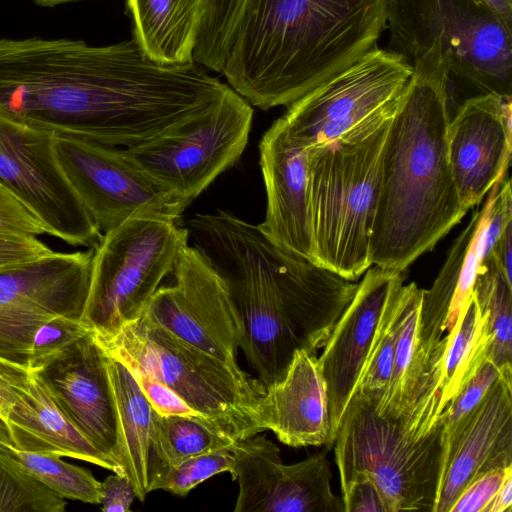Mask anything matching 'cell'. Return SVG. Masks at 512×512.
<instances>
[{"mask_svg":"<svg viewBox=\"0 0 512 512\" xmlns=\"http://www.w3.org/2000/svg\"><path fill=\"white\" fill-rule=\"evenodd\" d=\"M0 445L13 447L9 429L2 418H0Z\"/></svg>","mask_w":512,"mask_h":512,"instance_id":"7dc6e473","label":"cell"},{"mask_svg":"<svg viewBox=\"0 0 512 512\" xmlns=\"http://www.w3.org/2000/svg\"><path fill=\"white\" fill-rule=\"evenodd\" d=\"M479 4L487 7L500 19L512 25V0H476Z\"/></svg>","mask_w":512,"mask_h":512,"instance_id":"bcb514c9","label":"cell"},{"mask_svg":"<svg viewBox=\"0 0 512 512\" xmlns=\"http://www.w3.org/2000/svg\"><path fill=\"white\" fill-rule=\"evenodd\" d=\"M387 49L456 96H512V25L476 0H387Z\"/></svg>","mask_w":512,"mask_h":512,"instance_id":"5b68a950","label":"cell"},{"mask_svg":"<svg viewBox=\"0 0 512 512\" xmlns=\"http://www.w3.org/2000/svg\"><path fill=\"white\" fill-rule=\"evenodd\" d=\"M407 290L408 284L402 282L393 291L355 388L354 395L367 401L374 409L381 404L390 383Z\"/></svg>","mask_w":512,"mask_h":512,"instance_id":"f1b7e54d","label":"cell"},{"mask_svg":"<svg viewBox=\"0 0 512 512\" xmlns=\"http://www.w3.org/2000/svg\"><path fill=\"white\" fill-rule=\"evenodd\" d=\"M233 480L239 493L234 512H344L331 490V468L324 453L283 464L278 447L255 435L235 445Z\"/></svg>","mask_w":512,"mask_h":512,"instance_id":"2e32d148","label":"cell"},{"mask_svg":"<svg viewBox=\"0 0 512 512\" xmlns=\"http://www.w3.org/2000/svg\"><path fill=\"white\" fill-rule=\"evenodd\" d=\"M236 443L172 466L159 490L185 496L197 485L216 474L229 472L233 475L236 464Z\"/></svg>","mask_w":512,"mask_h":512,"instance_id":"d590c367","label":"cell"},{"mask_svg":"<svg viewBox=\"0 0 512 512\" xmlns=\"http://www.w3.org/2000/svg\"><path fill=\"white\" fill-rule=\"evenodd\" d=\"M473 295L487 316L492 338L488 359L501 369L512 367V283L492 256L481 262Z\"/></svg>","mask_w":512,"mask_h":512,"instance_id":"83f0119b","label":"cell"},{"mask_svg":"<svg viewBox=\"0 0 512 512\" xmlns=\"http://www.w3.org/2000/svg\"><path fill=\"white\" fill-rule=\"evenodd\" d=\"M142 314L149 322L228 364L237 366L242 321L226 281L194 246L186 245Z\"/></svg>","mask_w":512,"mask_h":512,"instance_id":"9a60e30c","label":"cell"},{"mask_svg":"<svg viewBox=\"0 0 512 512\" xmlns=\"http://www.w3.org/2000/svg\"><path fill=\"white\" fill-rule=\"evenodd\" d=\"M188 240V228L158 218H133L103 233L93 249L83 322L111 336L140 318Z\"/></svg>","mask_w":512,"mask_h":512,"instance_id":"9c48e42d","label":"cell"},{"mask_svg":"<svg viewBox=\"0 0 512 512\" xmlns=\"http://www.w3.org/2000/svg\"><path fill=\"white\" fill-rule=\"evenodd\" d=\"M420 303L421 289L411 282L403 307L390 383L381 404L374 409L379 416L399 419L401 415L417 341Z\"/></svg>","mask_w":512,"mask_h":512,"instance_id":"1f68e13d","label":"cell"},{"mask_svg":"<svg viewBox=\"0 0 512 512\" xmlns=\"http://www.w3.org/2000/svg\"><path fill=\"white\" fill-rule=\"evenodd\" d=\"M512 96L486 94L456 107L448 127V156L460 201L480 204L506 174L512 153Z\"/></svg>","mask_w":512,"mask_h":512,"instance_id":"ac0fdd59","label":"cell"},{"mask_svg":"<svg viewBox=\"0 0 512 512\" xmlns=\"http://www.w3.org/2000/svg\"><path fill=\"white\" fill-rule=\"evenodd\" d=\"M131 372L142 392L159 414L195 417L206 423L199 413L194 411L170 388L141 372Z\"/></svg>","mask_w":512,"mask_h":512,"instance_id":"f35d334b","label":"cell"},{"mask_svg":"<svg viewBox=\"0 0 512 512\" xmlns=\"http://www.w3.org/2000/svg\"><path fill=\"white\" fill-rule=\"evenodd\" d=\"M389 123L362 138L309 149L313 261L352 281L372 266L370 238Z\"/></svg>","mask_w":512,"mask_h":512,"instance_id":"52a82bcc","label":"cell"},{"mask_svg":"<svg viewBox=\"0 0 512 512\" xmlns=\"http://www.w3.org/2000/svg\"><path fill=\"white\" fill-rule=\"evenodd\" d=\"M248 0H207L193 61L221 72Z\"/></svg>","mask_w":512,"mask_h":512,"instance_id":"d6a6232c","label":"cell"},{"mask_svg":"<svg viewBox=\"0 0 512 512\" xmlns=\"http://www.w3.org/2000/svg\"><path fill=\"white\" fill-rule=\"evenodd\" d=\"M484 512H512V473L507 475Z\"/></svg>","mask_w":512,"mask_h":512,"instance_id":"f6af8a7d","label":"cell"},{"mask_svg":"<svg viewBox=\"0 0 512 512\" xmlns=\"http://www.w3.org/2000/svg\"><path fill=\"white\" fill-rule=\"evenodd\" d=\"M93 248L56 252L0 269V359L32 370L39 330L58 318L83 321Z\"/></svg>","mask_w":512,"mask_h":512,"instance_id":"7c38bea8","label":"cell"},{"mask_svg":"<svg viewBox=\"0 0 512 512\" xmlns=\"http://www.w3.org/2000/svg\"><path fill=\"white\" fill-rule=\"evenodd\" d=\"M267 393L269 430L280 442L291 447L333 446L328 398L316 354L296 351L285 376Z\"/></svg>","mask_w":512,"mask_h":512,"instance_id":"cb8c5ba5","label":"cell"},{"mask_svg":"<svg viewBox=\"0 0 512 512\" xmlns=\"http://www.w3.org/2000/svg\"><path fill=\"white\" fill-rule=\"evenodd\" d=\"M8 449L31 475L60 497L99 504L100 482L89 470L69 464L55 454Z\"/></svg>","mask_w":512,"mask_h":512,"instance_id":"f546056e","label":"cell"},{"mask_svg":"<svg viewBox=\"0 0 512 512\" xmlns=\"http://www.w3.org/2000/svg\"><path fill=\"white\" fill-rule=\"evenodd\" d=\"M195 246L226 281L238 309L243 350L266 390L294 354H316L358 284L274 244L258 227L218 211L189 222Z\"/></svg>","mask_w":512,"mask_h":512,"instance_id":"7a4b0ae2","label":"cell"},{"mask_svg":"<svg viewBox=\"0 0 512 512\" xmlns=\"http://www.w3.org/2000/svg\"><path fill=\"white\" fill-rule=\"evenodd\" d=\"M37 236L0 233V269L52 253Z\"/></svg>","mask_w":512,"mask_h":512,"instance_id":"ab89813d","label":"cell"},{"mask_svg":"<svg viewBox=\"0 0 512 512\" xmlns=\"http://www.w3.org/2000/svg\"><path fill=\"white\" fill-rule=\"evenodd\" d=\"M36 5L41 7L52 8L58 5L79 1V0H32Z\"/></svg>","mask_w":512,"mask_h":512,"instance_id":"c3c4849f","label":"cell"},{"mask_svg":"<svg viewBox=\"0 0 512 512\" xmlns=\"http://www.w3.org/2000/svg\"><path fill=\"white\" fill-rule=\"evenodd\" d=\"M441 406L444 410L462 385L488 359L492 338L487 316L472 294L453 328L445 335Z\"/></svg>","mask_w":512,"mask_h":512,"instance_id":"4316f807","label":"cell"},{"mask_svg":"<svg viewBox=\"0 0 512 512\" xmlns=\"http://www.w3.org/2000/svg\"><path fill=\"white\" fill-rule=\"evenodd\" d=\"M404 282L403 272L370 267L334 326L318 358L328 398L333 441L354 395L385 307Z\"/></svg>","mask_w":512,"mask_h":512,"instance_id":"d6986e66","label":"cell"},{"mask_svg":"<svg viewBox=\"0 0 512 512\" xmlns=\"http://www.w3.org/2000/svg\"><path fill=\"white\" fill-rule=\"evenodd\" d=\"M494 186L467 226L454 241L449 254L429 289H421L416 353L419 358L438 362L445 352L446 334L472 297L484 255L485 231Z\"/></svg>","mask_w":512,"mask_h":512,"instance_id":"44dd1931","label":"cell"},{"mask_svg":"<svg viewBox=\"0 0 512 512\" xmlns=\"http://www.w3.org/2000/svg\"><path fill=\"white\" fill-rule=\"evenodd\" d=\"M251 104L233 89L206 112L126 155L162 190L187 206L243 153L251 130Z\"/></svg>","mask_w":512,"mask_h":512,"instance_id":"8fae6325","label":"cell"},{"mask_svg":"<svg viewBox=\"0 0 512 512\" xmlns=\"http://www.w3.org/2000/svg\"><path fill=\"white\" fill-rule=\"evenodd\" d=\"M189 65L149 58L134 39L0 38V114L55 135L129 148L188 120Z\"/></svg>","mask_w":512,"mask_h":512,"instance_id":"6da1fadb","label":"cell"},{"mask_svg":"<svg viewBox=\"0 0 512 512\" xmlns=\"http://www.w3.org/2000/svg\"><path fill=\"white\" fill-rule=\"evenodd\" d=\"M105 352L175 392L206 424L234 441L269 430L268 393L243 371L184 342L141 316L111 336Z\"/></svg>","mask_w":512,"mask_h":512,"instance_id":"8992f818","label":"cell"},{"mask_svg":"<svg viewBox=\"0 0 512 512\" xmlns=\"http://www.w3.org/2000/svg\"><path fill=\"white\" fill-rule=\"evenodd\" d=\"M512 222L509 223L498 237L493 250L489 256H492L501 269L506 279L512 283ZM488 256V257H489Z\"/></svg>","mask_w":512,"mask_h":512,"instance_id":"ee69618b","label":"cell"},{"mask_svg":"<svg viewBox=\"0 0 512 512\" xmlns=\"http://www.w3.org/2000/svg\"><path fill=\"white\" fill-rule=\"evenodd\" d=\"M6 425L13 448L75 458L123 474L67 418L35 370L30 371L27 388L11 410Z\"/></svg>","mask_w":512,"mask_h":512,"instance_id":"d4e9b609","label":"cell"},{"mask_svg":"<svg viewBox=\"0 0 512 512\" xmlns=\"http://www.w3.org/2000/svg\"><path fill=\"white\" fill-rule=\"evenodd\" d=\"M136 498V492L129 481L123 475L115 473L100 482V502L104 512H127Z\"/></svg>","mask_w":512,"mask_h":512,"instance_id":"7bdbcfd3","label":"cell"},{"mask_svg":"<svg viewBox=\"0 0 512 512\" xmlns=\"http://www.w3.org/2000/svg\"><path fill=\"white\" fill-rule=\"evenodd\" d=\"M340 485L371 480L386 512H434L446 467L445 426L440 415L431 431L411 438L398 420L379 416L353 395L334 439Z\"/></svg>","mask_w":512,"mask_h":512,"instance_id":"ba28073f","label":"cell"},{"mask_svg":"<svg viewBox=\"0 0 512 512\" xmlns=\"http://www.w3.org/2000/svg\"><path fill=\"white\" fill-rule=\"evenodd\" d=\"M59 164L98 228L105 233L133 218L177 222L187 205L162 190L123 148L55 135Z\"/></svg>","mask_w":512,"mask_h":512,"instance_id":"5bb4252c","label":"cell"},{"mask_svg":"<svg viewBox=\"0 0 512 512\" xmlns=\"http://www.w3.org/2000/svg\"><path fill=\"white\" fill-rule=\"evenodd\" d=\"M207 0H126L134 40L163 64L193 61Z\"/></svg>","mask_w":512,"mask_h":512,"instance_id":"484cf974","label":"cell"},{"mask_svg":"<svg viewBox=\"0 0 512 512\" xmlns=\"http://www.w3.org/2000/svg\"><path fill=\"white\" fill-rule=\"evenodd\" d=\"M159 437L163 454L171 467L238 442L198 418L180 415L160 414Z\"/></svg>","mask_w":512,"mask_h":512,"instance_id":"836d02e7","label":"cell"},{"mask_svg":"<svg viewBox=\"0 0 512 512\" xmlns=\"http://www.w3.org/2000/svg\"><path fill=\"white\" fill-rule=\"evenodd\" d=\"M508 370H512V367L501 369L486 359L445 406L441 416L445 426L447 453L486 395Z\"/></svg>","mask_w":512,"mask_h":512,"instance_id":"e575fe53","label":"cell"},{"mask_svg":"<svg viewBox=\"0 0 512 512\" xmlns=\"http://www.w3.org/2000/svg\"><path fill=\"white\" fill-rule=\"evenodd\" d=\"M512 466V370L503 373L449 449L434 512H450L480 476Z\"/></svg>","mask_w":512,"mask_h":512,"instance_id":"7402d4cb","label":"cell"},{"mask_svg":"<svg viewBox=\"0 0 512 512\" xmlns=\"http://www.w3.org/2000/svg\"><path fill=\"white\" fill-rule=\"evenodd\" d=\"M55 134L0 114V186L72 246L96 248L103 233L56 156Z\"/></svg>","mask_w":512,"mask_h":512,"instance_id":"4fadbf2b","label":"cell"},{"mask_svg":"<svg viewBox=\"0 0 512 512\" xmlns=\"http://www.w3.org/2000/svg\"><path fill=\"white\" fill-rule=\"evenodd\" d=\"M0 233L28 236L47 234L39 218L1 186Z\"/></svg>","mask_w":512,"mask_h":512,"instance_id":"8d00e7d4","label":"cell"},{"mask_svg":"<svg viewBox=\"0 0 512 512\" xmlns=\"http://www.w3.org/2000/svg\"><path fill=\"white\" fill-rule=\"evenodd\" d=\"M35 371L74 426L121 469L118 419L105 353L93 332L71 342Z\"/></svg>","mask_w":512,"mask_h":512,"instance_id":"e0dca14e","label":"cell"},{"mask_svg":"<svg viewBox=\"0 0 512 512\" xmlns=\"http://www.w3.org/2000/svg\"><path fill=\"white\" fill-rule=\"evenodd\" d=\"M104 353L118 419L120 466L132 483L136 498L143 501L150 492L159 490L171 468L160 444V414L129 368Z\"/></svg>","mask_w":512,"mask_h":512,"instance_id":"603a6c76","label":"cell"},{"mask_svg":"<svg viewBox=\"0 0 512 512\" xmlns=\"http://www.w3.org/2000/svg\"><path fill=\"white\" fill-rule=\"evenodd\" d=\"M259 148L267 209L258 227L280 248L313 261L309 149L292 142L278 119Z\"/></svg>","mask_w":512,"mask_h":512,"instance_id":"ffe728a7","label":"cell"},{"mask_svg":"<svg viewBox=\"0 0 512 512\" xmlns=\"http://www.w3.org/2000/svg\"><path fill=\"white\" fill-rule=\"evenodd\" d=\"M510 473L512 466L480 476L461 493L450 512H484Z\"/></svg>","mask_w":512,"mask_h":512,"instance_id":"74e56055","label":"cell"},{"mask_svg":"<svg viewBox=\"0 0 512 512\" xmlns=\"http://www.w3.org/2000/svg\"><path fill=\"white\" fill-rule=\"evenodd\" d=\"M450 119L446 78L413 71L383 146L372 266L404 272L466 214L449 162Z\"/></svg>","mask_w":512,"mask_h":512,"instance_id":"277c9868","label":"cell"},{"mask_svg":"<svg viewBox=\"0 0 512 512\" xmlns=\"http://www.w3.org/2000/svg\"><path fill=\"white\" fill-rule=\"evenodd\" d=\"M64 498L31 475L0 445V512H63Z\"/></svg>","mask_w":512,"mask_h":512,"instance_id":"4dcf8cb0","label":"cell"},{"mask_svg":"<svg viewBox=\"0 0 512 512\" xmlns=\"http://www.w3.org/2000/svg\"><path fill=\"white\" fill-rule=\"evenodd\" d=\"M412 74L400 55L375 47L287 106L278 121L292 142L307 149L368 136L392 119Z\"/></svg>","mask_w":512,"mask_h":512,"instance_id":"30bf717a","label":"cell"},{"mask_svg":"<svg viewBox=\"0 0 512 512\" xmlns=\"http://www.w3.org/2000/svg\"><path fill=\"white\" fill-rule=\"evenodd\" d=\"M30 371L0 359V418H7L25 392Z\"/></svg>","mask_w":512,"mask_h":512,"instance_id":"b9f144b4","label":"cell"},{"mask_svg":"<svg viewBox=\"0 0 512 512\" xmlns=\"http://www.w3.org/2000/svg\"><path fill=\"white\" fill-rule=\"evenodd\" d=\"M387 0H248L221 73L251 105L289 106L377 47Z\"/></svg>","mask_w":512,"mask_h":512,"instance_id":"3957f363","label":"cell"},{"mask_svg":"<svg viewBox=\"0 0 512 512\" xmlns=\"http://www.w3.org/2000/svg\"><path fill=\"white\" fill-rule=\"evenodd\" d=\"M341 492L344 512H386L378 489L368 478H353L341 486Z\"/></svg>","mask_w":512,"mask_h":512,"instance_id":"60d3db41","label":"cell"}]
</instances>
